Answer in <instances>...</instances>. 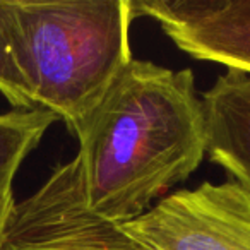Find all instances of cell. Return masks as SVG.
Returning <instances> with one entry per match:
<instances>
[{
	"label": "cell",
	"mask_w": 250,
	"mask_h": 250,
	"mask_svg": "<svg viewBox=\"0 0 250 250\" xmlns=\"http://www.w3.org/2000/svg\"><path fill=\"white\" fill-rule=\"evenodd\" d=\"M76 137L87 206L108 221H132L206 156V111L194 74L134 59Z\"/></svg>",
	"instance_id": "6da1fadb"
},
{
	"label": "cell",
	"mask_w": 250,
	"mask_h": 250,
	"mask_svg": "<svg viewBox=\"0 0 250 250\" xmlns=\"http://www.w3.org/2000/svg\"><path fill=\"white\" fill-rule=\"evenodd\" d=\"M132 0H0V24L36 108L76 136L134 60Z\"/></svg>",
	"instance_id": "7a4b0ae2"
},
{
	"label": "cell",
	"mask_w": 250,
	"mask_h": 250,
	"mask_svg": "<svg viewBox=\"0 0 250 250\" xmlns=\"http://www.w3.org/2000/svg\"><path fill=\"white\" fill-rule=\"evenodd\" d=\"M0 250H147L122 225L87 206L79 161L59 165L46 182L16 202Z\"/></svg>",
	"instance_id": "3957f363"
},
{
	"label": "cell",
	"mask_w": 250,
	"mask_h": 250,
	"mask_svg": "<svg viewBox=\"0 0 250 250\" xmlns=\"http://www.w3.org/2000/svg\"><path fill=\"white\" fill-rule=\"evenodd\" d=\"M147 250H250V190L229 178L163 197L122 225Z\"/></svg>",
	"instance_id": "277c9868"
},
{
	"label": "cell",
	"mask_w": 250,
	"mask_h": 250,
	"mask_svg": "<svg viewBox=\"0 0 250 250\" xmlns=\"http://www.w3.org/2000/svg\"><path fill=\"white\" fill-rule=\"evenodd\" d=\"M188 57L250 76V0H132Z\"/></svg>",
	"instance_id": "5b68a950"
},
{
	"label": "cell",
	"mask_w": 250,
	"mask_h": 250,
	"mask_svg": "<svg viewBox=\"0 0 250 250\" xmlns=\"http://www.w3.org/2000/svg\"><path fill=\"white\" fill-rule=\"evenodd\" d=\"M201 96L206 156L250 190V76L228 69Z\"/></svg>",
	"instance_id": "8992f818"
},
{
	"label": "cell",
	"mask_w": 250,
	"mask_h": 250,
	"mask_svg": "<svg viewBox=\"0 0 250 250\" xmlns=\"http://www.w3.org/2000/svg\"><path fill=\"white\" fill-rule=\"evenodd\" d=\"M55 122V115L42 108L0 113V182L14 180L21 163Z\"/></svg>",
	"instance_id": "52a82bcc"
},
{
	"label": "cell",
	"mask_w": 250,
	"mask_h": 250,
	"mask_svg": "<svg viewBox=\"0 0 250 250\" xmlns=\"http://www.w3.org/2000/svg\"><path fill=\"white\" fill-rule=\"evenodd\" d=\"M0 94L14 106V110L36 108L2 24H0Z\"/></svg>",
	"instance_id": "ba28073f"
},
{
	"label": "cell",
	"mask_w": 250,
	"mask_h": 250,
	"mask_svg": "<svg viewBox=\"0 0 250 250\" xmlns=\"http://www.w3.org/2000/svg\"><path fill=\"white\" fill-rule=\"evenodd\" d=\"M14 180L0 182V247H2V242H4L5 228L9 225L12 211H14Z\"/></svg>",
	"instance_id": "9c48e42d"
}]
</instances>
